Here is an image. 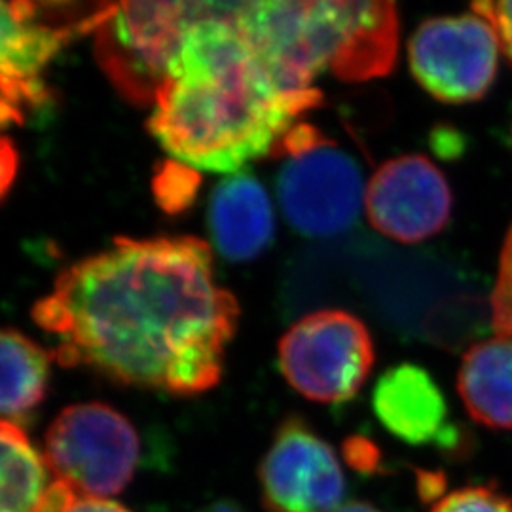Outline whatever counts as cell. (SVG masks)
Wrapping results in <instances>:
<instances>
[{
  "label": "cell",
  "instance_id": "1",
  "mask_svg": "<svg viewBox=\"0 0 512 512\" xmlns=\"http://www.w3.org/2000/svg\"><path fill=\"white\" fill-rule=\"evenodd\" d=\"M61 365L120 384L198 395L219 384L238 329L236 296L215 281L202 239H116L57 277L33 308Z\"/></svg>",
  "mask_w": 512,
  "mask_h": 512
},
{
  "label": "cell",
  "instance_id": "2",
  "mask_svg": "<svg viewBox=\"0 0 512 512\" xmlns=\"http://www.w3.org/2000/svg\"><path fill=\"white\" fill-rule=\"evenodd\" d=\"M238 2H205L173 57L148 129L181 164L232 173L270 154L323 93L277 84L236 19Z\"/></svg>",
  "mask_w": 512,
  "mask_h": 512
},
{
  "label": "cell",
  "instance_id": "3",
  "mask_svg": "<svg viewBox=\"0 0 512 512\" xmlns=\"http://www.w3.org/2000/svg\"><path fill=\"white\" fill-rule=\"evenodd\" d=\"M283 160L277 200L285 220L306 238H334L355 224L365 202L357 162L308 122H298L272 148Z\"/></svg>",
  "mask_w": 512,
  "mask_h": 512
},
{
  "label": "cell",
  "instance_id": "4",
  "mask_svg": "<svg viewBox=\"0 0 512 512\" xmlns=\"http://www.w3.org/2000/svg\"><path fill=\"white\" fill-rule=\"evenodd\" d=\"M205 2L112 4L95 31V57L129 103L154 107L167 69Z\"/></svg>",
  "mask_w": 512,
  "mask_h": 512
},
{
  "label": "cell",
  "instance_id": "5",
  "mask_svg": "<svg viewBox=\"0 0 512 512\" xmlns=\"http://www.w3.org/2000/svg\"><path fill=\"white\" fill-rule=\"evenodd\" d=\"M110 4L0 2V124L19 122L44 97L42 73L78 33L97 31Z\"/></svg>",
  "mask_w": 512,
  "mask_h": 512
},
{
  "label": "cell",
  "instance_id": "6",
  "mask_svg": "<svg viewBox=\"0 0 512 512\" xmlns=\"http://www.w3.org/2000/svg\"><path fill=\"white\" fill-rule=\"evenodd\" d=\"M348 0L238 2L236 19L270 74L289 92H310L338 50Z\"/></svg>",
  "mask_w": 512,
  "mask_h": 512
},
{
  "label": "cell",
  "instance_id": "7",
  "mask_svg": "<svg viewBox=\"0 0 512 512\" xmlns=\"http://www.w3.org/2000/svg\"><path fill=\"white\" fill-rule=\"evenodd\" d=\"M44 458L76 497L99 499L128 488L141 463V437L109 404H74L50 425Z\"/></svg>",
  "mask_w": 512,
  "mask_h": 512
},
{
  "label": "cell",
  "instance_id": "8",
  "mask_svg": "<svg viewBox=\"0 0 512 512\" xmlns=\"http://www.w3.org/2000/svg\"><path fill=\"white\" fill-rule=\"evenodd\" d=\"M279 370L302 397L346 403L374 366V342L365 323L344 310H319L296 321L279 340Z\"/></svg>",
  "mask_w": 512,
  "mask_h": 512
},
{
  "label": "cell",
  "instance_id": "9",
  "mask_svg": "<svg viewBox=\"0 0 512 512\" xmlns=\"http://www.w3.org/2000/svg\"><path fill=\"white\" fill-rule=\"evenodd\" d=\"M497 57V35L475 12L427 19L408 42L414 78L425 92L450 105L473 103L490 92Z\"/></svg>",
  "mask_w": 512,
  "mask_h": 512
},
{
  "label": "cell",
  "instance_id": "10",
  "mask_svg": "<svg viewBox=\"0 0 512 512\" xmlns=\"http://www.w3.org/2000/svg\"><path fill=\"white\" fill-rule=\"evenodd\" d=\"M268 512H332L342 505L346 476L329 442L300 418H287L258 467Z\"/></svg>",
  "mask_w": 512,
  "mask_h": 512
},
{
  "label": "cell",
  "instance_id": "11",
  "mask_svg": "<svg viewBox=\"0 0 512 512\" xmlns=\"http://www.w3.org/2000/svg\"><path fill=\"white\" fill-rule=\"evenodd\" d=\"M368 222L385 238L420 243L437 236L452 215L444 173L421 154H404L378 167L366 186Z\"/></svg>",
  "mask_w": 512,
  "mask_h": 512
},
{
  "label": "cell",
  "instance_id": "12",
  "mask_svg": "<svg viewBox=\"0 0 512 512\" xmlns=\"http://www.w3.org/2000/svg\"><path fill=\"white\" fill-rule=\"evenodd\" d=\"M372 404L385 429L406 444L450 440L448 404L437 382L421 366H393L374 387Z\"/></svg>",
  "mask_w": 512,
  "mask_h": 512
},
{
  "label": "cell",
  "instance_id": "13",
  "mask_svg": "<svg viewBox=\"0 0 512 512\" xmlns=\"http://www.w3.org/2000/svg\"><path fill=\"white\" fill-rule=\"evenodd\" d=\"M207 219L219 255L232 262L253 260L274 241V207L251 173H236L215 186Z\"/></svg>",
  "mask_w": 512,
  "mask_h": 512
},
{
  "label": "cell",
  "instance_id": "14",
  "mask_svg": "<svg viewBox=\"0 0 512 512\" xmlns=\"http://www.w3.org/2000/svg\"><path fill=\"white\" fill-rule=\"evenodd\" d=\"M401 18L393 2H348V14L329 71L342 82H366L393 71Z\"/></svg>",
  "mask_w": 512,
  "mask_h": 512
},
{
  "label": "cell",
  "instance_id": "15",
  "mask_svg": "<svg viewBox=\"0 0 512 512\" xmlns=\"http://www.w3.org/2000/svg\"><path fill=\"white\" fill-rule=\"evenodd\" d=\"M74 499L18 425L0 420V512H63Z\"/></svg>",
  "mask_w": 512,
  "mask_h": 512
},
{
  "label": "cell",
  "instance_id": "16",
  "mask_svg": "<svg viewBox=\"0 0 512 512\" xmlns=\"http://www.w3.org/2000/svg\"><path fill=\"white\" fill-rule=\"evenodd\" d=\"M458 391L473 420L512 431V336L480 342L465 353Z\"/></svg>",
  "mask_w": 512,
  "mask_h": 512
},
{
  "label": "cell",
  "instance_id": "17",
  "mask_svg": "<svg viewBox=\"0 0 512 512\" xmlns=\"http://www.w3.org/2000/svg\"><path fill=\"white\" fill-rule=\"evenodd\" d=\"M50 353L16 330L0 329V420H18L44 401Z\"/></svg>",
  "mask_w": 512,
  "mask_h": 512
},
{
  "label": "cell",
  "instance_id": "18",
  "mask_svg": "<svg viewBox=\"0 0 512 512\" xmlns=\"http://www.w3.org/2000/svg\"><path fill=\"white\" fill-rule=\"evenodd\" d=\"M200 188V173L184 164H165L156 179V200L169 213H179L194 202Z\"/></svg>",
  "mask_w": 512,
  "mask_h": 512
},
{
  "label": "cell",
  "instance_id": "19",
  "mask_svg": "<svg viewBox=\"0 0 512 512\" xmlns=\"http://www.w3.org/2000/svg\"><path fill=\"white\" fill-rule=\"evenodd\" d=\"M492 304V327L497 336H512V224L501 247Z\"/></svg>",
  "mask_w": 512,
  "mask_h": 512
},
{
  "label": "cell",
  "instance_id": "20",
  "mask_svg": "<svg viewBox=\"0 0 512 512\" xmlns=\"http://www.w3.org/2000/svg\"><path fill=\"white\" fill-rule=\"evenodd\" d=\"M431 512H512V497L495 486H467L440 497Z\"/></svg>",
  "mask_w": 512,
  "mask_h": 512
},
{
  "label": "cell",
  "instance_id": "21",
  "mask_svg": "<svg viewBox=\"0 0 512 512\" xmlns=\"http://www.w3.org/2000/svg\"><path fill=\"white\" fill-rule=\"evenodd\" d=\"M471 8L476 16L486 19L492 25L499 40V48L507 55L512 65V2L486 0L475 2Z\"/></svg>",
  "mask_w": 512,
  "mask_h": 512
},
{
  "label": "cell",
  "instance_id": "22",
  "mask_svg": "<svg viewBox=\"0 0 512 512\" xmlns=\"http://www.w3.org/2000/svg\"><path fill=\"white\" fill-rule=\"evenodd\" d=\"M344 456L348 459L349 465L359 473H374L382 465L380 450L372 442L359 437L346 440Z\"/></svg>",
  "mask_w": 512,
  "mask_h": 512
},
{
  "label": "cell",
  "instance_id": "23",
  "mask_svg": "<svg viewBox=\"0 0 512 512\" xmlns=\"http://www.w3.org/2000/svg\"><path fill=\"white\" fill-rule=\"evenodd\" d=\"M16 175H18V150L6 137H0V202L12 188Z\"/></svg>",
  "mask_w": 512,
  "mask_h": 512
},
{
  "label": "cell",
  "instance_id": "24",
  "mask_svg": "<svg viewBox=\"0 0 512 512\" xmlns=\"http://www.w3.org/2000/svg\"><path fill=\"white\" fill-rule=\"evenodd\" d=\"M63 512H131L116 501L95 499V497H76Z\"/></svg>",
  "mask_w": 512,
  "mask_h": 512
},
{
  "label": "cell",
  "instance_id": "25",
  "mask_svg": "<svg viewBox=\"0 0 512 512\" xmlns=\"http://www.w3.org/2000/svg\"><path fill=\"white\" fill-rule=\"evenodd\" d=\"M420 490L423 497L425 499L429 497V501H431L435 495H439L444 490V478L440 475H433V473H425V475L421 473Z\"/></svg>",
  "mask_w": 512,
  "mask_h": 512
},
{
  "label": "cell",
  "instance_id": "26",
  "mask_svg": "<svg viewBox=\"0 0 512 512\" xmlns=\"http://www.w3.org/2000/svg\"><path fill=\"white\" fill-rule=\"evenodd\" d=\"M332 512H382L378 511L374 505H370V503H365V501H349V503H344V505H340L336 511Z\"/></svg>",
  "mask_w": 512,
  "mask_h": 512
},
{
  "label": "cell",
  "instance_id": "27",
  "mask_svg": "<svg viewBox=\"0 0 512 512\" xmlns=\"http://www.w3.org/2000/svg\"><path fill=\"white\" fill-rule=\"evenodd\" d=\"M200 512H243L239 509V505L236 503H232V501H217V503H213V505H209V507H205L203 511Z\"/></svg>",
  "mask_w": 512,
  "mask_h": 512
}]
</instances>
